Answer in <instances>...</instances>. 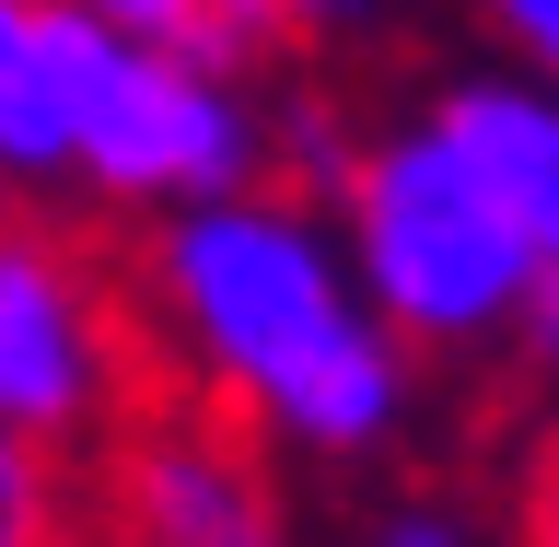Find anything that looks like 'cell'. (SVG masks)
Instances as JSON below:
<instances>
[{
  "mask_svg": "<svg viewBox=\"0 0 559 547\" xmlns=\"http://www.w3.org/2000/svg\"><path fill=\"white\" fill-rule=\"evenodd\" d=\"M0 187H70V0H0Z\"/></svg>",
  "mask_w": 559,
  "mask_h": 547,
  "instance_id": "cell-7",
  "label": "cell"
},
{
  "mask_svg": "<svg viewBox=\"0 0 559 547\" xmlns=\"http://www.w3.org/2000/svg\"><path fill=\"white\" fill-rule=\"evenodd\" d=\"M524 536L559 547V408H548V431L524 443Z\"/></svg>",
  "mask_w": 559,
  "mask_h": 547,
  "instance_id": "cell-14",
  "label": "cell"
},
{
  "mask_svg": "<svg viewBox=\"0 0 559 547\" xmlns=\"http://www.w3.org/2000/svg\"><path fill=\"white\" fill-rule=\"evenodd\" d=\"M349 152H361V117H349L338 94H280L269 105V187H292V199H338Z\"/></svg>",
  "mask_w": 559,
  "mask_h": 547,
  "instance_id": "cell-8",
  "label": "cell"
},
{
  "mask_svg": "<svg viewBox=\"0 0 559 547\" xmlns=\"http://www.w3.org/2000/svg\"><path fill=\"white\" fill-rule=\"evenodd\" d=\"M419 117H431V129L466 152V175L536 234V257H559V94L548 82H524V70H501V59L489 70H443Z\"/></svg>",
  "mask_w": 559,
  "mask_h": 547,
  "instance_id": "cell-6",
  "label": "cell"
},
{
  "mask_svg": "<svg viewBox=\"0 0 559 547\" xmlns=\"http://www.w3.org/2000/svg\"><path fill=\"white\" fill-rule=\"evenodd\" d=\"M466 24L489 35V59L524 70V82H548L559 94V0H466Z\"/></svg>",
  "mask_w": 559,
  "mask_h": 547,
  "instance_id": "cell-11",
  "label": "cell"
},
{
  "mask_svg": "<svg viewBox=\"0 0 559 547\" xmlns=\"http://www.w3.org/2000/svg\"><path fill=\"white\" fill-rule=\"evenodd\" d=\"M280 12V47H373L396 24V0H269Z\"/></svg>",
  "mask_w": 559,
  "mask_h": 547,
  "instance_id": "cell-12",
  "label": "cell"
},
{
  "mask_svg": "<svg viewBox=\"0 0 559 547\" xmlns=\"http://www.w3.org/2000/svg\"><path fill=\"white\" fill-rule=\"evenodd\" d=\"M269 175V94L245 70L199 59L187 35H129L70 12V187L117 222L234 199Z\"/></svg>",
  "mask_w": 559,
  "mask_h": 547,
  "instance_id": "cell-3",
  "label": "cell"
},
{
  "mask_svg": "<svg viewBox=\"0 0 559 547\" xmlns=\"http://www.w3.org/2000/svg\"><path fill=\"white\" fill-rule=\"evenodd\" d=\"M94 524L105 547H292V489L257 431L175 396V408H129L117 443L94 454Z\"/></svg>",
  "mask_w": 559,
  "mask_h": 547,
  "instance_id": "cell-5",
  "label": "cell"
},
{
  "mask_svg": "<svg viewBox=\"0 0 559 547\" xmlns=\"http://www.w3.org/2000/svg\"><path fill=\"white\" fill-rule=\"evenodd\" d=\"M140 338L199 408L257 431L304 466H384L419 431L431 361L373 314L338 222L292 187H234V199L140 222Z\"/></svg>",
  "mask_w": 559,
  "mask_h": 547,
  "instance_id": "cell-1",
  "label": "cell"
},
{
  "mask_svg": "<svg viewBox=\"0 0 559 547\" xmlns=\"http://www.w3.org/2000/svg\"><path fill=\"white\" fill-rule=\"evenodd\" d=\"M524 547H536V536H524Z\"/></svg>",
  "mask_w": 559,
  "mask_h": 547,
  "instance_id": "cell-16",
  "label": "cell"
},
{
  "mask_svg": "<svg viewBox=\"0 0 559 547\" xmlns=\"http://www.w3.org/2000/svg\"><path fill=\"white\" fill-rule=\"evenodd\" d=\"M361 547H501V536H489L478 501H454V489H396V501H373Z\"/></svg>",
  "mask_w": 559,
  "mask_h": 547,
  "instance_id": "cell-10",
  "label": "cell"
},
{
  "mask_svg": "<svg viewBox=\"0 0 559 547\" xmlns=\"http://www.w3.org/2000/svg\"><path fill=\"white\" fill-rule=\"evenodd\" d=\"M70 12H105V24H129V35H199L210 0H70Z\"/></svg>",
  "mask_w": 559,
  "mask_h": 547,
  "instance_id": "cell-15",
  "label": "cell"
},
{
  "mask_svg": "<svg viewBox=\"0 0 559 547\" xmlns=\"http://www.w3.org/2000/svg\"><path fill=\"white\" fill-rule=\"evenodd\" d=\"M326 222H338L373 314L419 361H489V349H513V314H524V292H536V269H548L536 234L466 175V152H454L431 117L361 129Z\"/></svg>",
  "mask_w": 559,
  "mask_h": 547,
  "instance_id": "cell-2",
  "label": "cell"
},
{
  "mask_svg": "<svg viewBox=\"0 0 559 547\" xmlns=\"http://www.w3.org/2000/svg\"><path fill=\"white\" fill-rule=\"evenodd\" d=\"M129 408H152L129 269H105L47 210H0V419L47 454H105Z\"/></svg>",
  "mask_w": 559,
  "mask_h": 547,
  "instance_id": "cell-4",
  "label": "cell"
},
{
  "mask_svg": "<svg viewBox=\"0 0 559 547\" xmlns=\"http://www.w3.org/2000/svg\"><path fill=\"white\" fill-rule=\"evenodd\" d=\"M0 547H70V466L0 419Z\"/></svg>",
  "mask_w": 559,
  "mask_h": 547,
  "instance_id": "cell-9",
  "label": "cell"
},
{
  "mask_svg": "<svg viewBox=\"0 0 559 547\" xmlns=\"http://www.w3.org/2000/svg\"><path fill=\"white\" fill-rule=\"evenodd\" d=\"M513 361L559 384V257L536 269V292H524V314H513Z\"/></svg>",
  "mask_w": 559,
  "mask_h": 547,
  "instance_id": "cell-13",
  "label": "cell"
}]
</instances>
